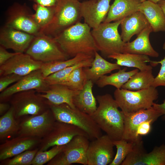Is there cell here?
Returning a JSON list of instances; mask_svg holds the SVG:
<instances>
[{
  "instance_id": "obj_1",
  "label": "cell",
  "mask_w": 165,
  "mask_h": 165,
  "mask_svg": "<svg viewBox=\"0 0 165 165\" xmlns=\"http://www.w3.org/2000/svg\"><path fill=\"white\" fill-rule=\"evenodd\" d=\"M86 24L79 22L68 28L54 38L62 50L70 57L80 53L94 57L98 50Z\"/></svg>"
},
{
  "instance_id": "obj_2",
  "label": "cell",
  "mask_w": 165,
  "mask_h": 165,
  "mask_svg": "<svg viewBox=\"0 0 165 165\" xmlns=\"http://www.w3.org/2000/svg\"><path fill=\"white\" fill-rule=\"evenodd\" d=\"M98 106L91 116L101 130L112 140L122 139L124 117L115 100L110 94L97 96Z\"/></svg>"
},
{
  "instance_id": "obj_3",
  "label": "cell",
  "mask_w": 165,
  "mask_h": 165,
  "mask_svg": "<svg viewBox=\"0 0 165 165\" xmlns=\"http://www.w3.org/2000/svg\"><path fill=\"white\" fill-rule=\"evenodd\" d=\"M48 103L56 121L79 128L86 133L91 141L102 135L101 130L90 115L76 108H73L66 104L53 105Z\"/></svg>"
},
{
  "instance_id": "obj_4",
  "label": "cell",
  "mask_w": 165,
  "mask_h": 165,
  "mask_svg": "<svg viewBox=\"0 0 165 165\" xmlns=\"http://www.w3.org/2000/svg\"><path fill=\"white\" fill-rule=\"evenodd\" d=\"M114 96L123 113H131L151 108L158 97L159 92L156 88L152 86L136 91L121 88L116 89Z\"/></svg>"
},
{
  "instance_id": "obj_5",
  "label": "cell",
  "mask_w": 165,
  "mask_h": 165,
  "mask_svg": "<svg viewBox=\"0 0 165 165\" xmlns=\"http://www.w3.org/2000/svg\"><path fill=\"white\" fill-rule=\"evenodd\" d=\"M81 2L78 0H61L56 7L51 23L40 32L54 38L68 28L80 22Z\"/></svg>"
},
{
  "instance_id": "obj_6",
  "label": "cell",
  "mask_w": 165,
  "mask_h": 165,
  "mask_svg": "<svg viewBox=\"0 0 165 165\" xmlns=\"http://www.w3.org/2000/svg\"><path fill=\"white\" fill-rule=\"evenodd\" d=\"M123 19L112 23H103L91 30L98 51L108 58L115 53H122L125 42L121 38L118 28Z\"/></svg>"
},
{
  "instance_id": "obj_7",
  "label": "cell",
  "mask_w": 165,
  "mask_h": 165,
  "mask_svg": "<svg viewBox=\"0 0 165 165\" xmlns=\"http://www.w3.org/2000/svg\"><path fill=\"white\" fill-rule=\"evenodd\" d=\"M25 53L43 63L66 60L70 58L54 38L41 32L35 35Z\"/></svg>"
},
{
  "instance_id": "obj_8",
  "label": "cell",
  "mask_w": 165,
  "mask_h": 165,
  "mask_svg": "<svg viewBox=\"0 0 165 165\" xmlns=\"http://www.w3.org/2000/svg\"><path fill=\"white\" fill-rule=\"evenodd\" d=\"M87 137H74L64 145L61 151L48 163V165H70L74 163L87 165V152L90 143Z\"/></svg>"
},
{
  "instance_id": "obj_9",
  "label": "cell",
  "mask_w": 165,
  "mask_h": 165,
  "mask_svg": "<svg viewBox=\"0 0 165 165\" xmlns=\"http://www.w3.org/2000/svg\"><path fill=\"white\" fill-rule=\"evenodd\" d=\"M36 91L31 90L20 92L11 97V106L13 108L16 119L27 115H39L49 108L47 101Z\"/></svg>"
},
{
  "instance_id": "obj_10",
  "label": "cell",
  "mask_w": 165,
  "mask_h": 165,
  "mask_svg": "<svg viewBox=\"0 0 165 165\" xmlns=\"http://www.w3.org/2000/svg\"><path fill=\"white\" fill-rule=\"evenodd\" d=\"M56 120L50 108L42 113L27 118L19 123L18 136L41 138L53 129Z\"/></svg>"
},
{
  "instance_id": "obj_11",
  "label": "cell",
  "mask_w": 165,
  "mask_h": 165,
  "mask_svg": "<svg viewBox=\"0 0 165 165\" xmlns=\"http://www.w3.org/2000/svg\"><path fill=\"white\" fill-rule=\"evenodd\" d=\"M4 25L35 35L41 29L34 21L33 13L26 3H14L8 9Z\"/></svg>"
},
{
  "instance_id": "obj_12",
  "label": "cell",
  "mask_w": 165,
  "mask_h": 165,
  "mask_svg": "<svg viewBox=\"0 0 165 165\" xmlns=\"http://www.w3.org/2000/svg\"><path fill=\"white\" fill-rule=\"evenodd\" d=\"M79 135L85 136L89 138L86 133L79 128L56 121L52 130L41 139L38 151H46L55 146L64 145Z\"/></svg>"
},
{
  "instance_id": "obj_13",
  "label": "cell",
  "mask_w": 165,
  "mask_h": 165,
  "mask_svg": "<svg viewBox=\"0 0 165 165\" xmlns=\"http://www.w3.org/2000/svg\"><path fill=\"white\" fill-rule=\"evenodd\" d=\"M124 129L122 139L134 143L142 141L136 135L137 129L143 123L152 120L156 121L162 116L152 106L148 109L131 113H123Z\"/></svg>"
},
{
  "instance_id": "obj_14",
  "label": "cell",
  "mask_w": 165,
  "mask_h": 165,
  "mask_svg": "<svg viewBox=\"0 0 165 165\" xmlns=\"http://www.w3.org/2000/svg\"><path fill=\"white\" fill-rule=\"evenodd\" d=\"M121 165H165V144L146 152L142 141L136 144Z\"/></svg>"
},
{
  "instance_id": "obj_15",
  "label": "cell",
  "mask_w": 165,
  "mask_h": 165,
  "mask_svg": "<svg viewBox=\"0 0 165 165\" xmlns=\"http://www.w3.org/2000/svg\"><path fill=\"white\" fill-rule=\"evenodd\" d=\"M50 85L46 82L40 70L34 71L23 76L17 82L1 92V101H4L14 94L20 92L35 90L43 93L49 88Z\"/></svg>"
},
{
  "instance_id": "obj_16",
  "label": "cell",
  "mask_w": 165,
  "mask_h": 165,
  "mask_svg": "<svg viewBox=\"0 0 165 165\" xmlns=\"http://www.w3.org/2000/svg\"><path fill=\"white\" fill-rule=\"evenodd\" d=\"M114 146L106 134L91 141L87 152V165H109L114 157Z\"/></svg>"
},
{
  "instance_id": "obj_17",
  "label": "cell",
  "mask_w": 165,
  "mask_h": 165,
  "mask_svg": "<svg viewBox=\"0 0 165 165\" xmlns=\"http://www.w3.org/2000/svg\"><path fill=\"white\" fill-rule=\"evenodd\" d=\"M111 1L87 0L81 2V13L84 23L92 29L103 23L109 11Z\"/></svg>"
},
{
  "instance_id": "obj_18",
  "label": "cell",
  "mask_w": 165,
  "mask_h": 165,
  "mask_svg": "<svg viewBox=\"0 0 165 165\" xmlns=\"http://www.w3.org/2000/svg\"><path fill=\"white\" fill-rule=\"evenodd\" d=\"M43 63L25 53H20L0 66V75L14 74L23 76L40 69Z\"/></svg>"
},
{
  "instance_id": "obj_19",
  "label": "cell",
  "mask_w": 165,
  "mask_h": 165,
  "mask_svg": "<svg viewBox=\"0 0 165 165\" xmlns=\"http://www.w3.org/2000/svg\"><path fill=\"white\" fill-rule=\"evenodd\" d=\"M35 35L5 25L0 31V44L6 49L15 52H25Z\"/></svg>"
},
{
  "instance_id": "obj_20",
  "label": "cell",
  "mask_w": 165,
  "mask_h": 165,
  "mask_svg": "<svg viewBox=\"0 0 165 165\" xmlns=\"http://www.w3.org/2000/svg\"><path fill=\"white\" fill-rule=\"evenodd\" d=\"M38 138L18 136L0 146V160H3L29 150L40 143Z\"/></svg>"
},
{
  "instance_id": "obj_21",
  "label": "cell",
  "mask_w": 165,
  "mask_h": 165,
  "mask_svg": "<svg viewBox=\"0 0 165 165\" xmlns=\"http://www.w3.org/2000/svg\"><path fill=\"white\" fill-rule=\"evenodd\" d=\"M153 29L149 24L131 42L125 43L122 53L145 55L157 57L159 53L152 46L149 40V35Z\"/></svg>"
},
{
  "instance_id": "obj_22",
  "label": "cell",
  "mask_w": 165,
  "mask_h": 165,
  "mask_svg": "<svg viewBox=\"0 0 165 165\" xmlns=\"http://www.w3.org/2000/svg\"><path fill=\"white\" fill-rule=\"evenodd\" d=\"M150 24L144 14L138 11L124 18L120 25L121 37L125 43L134 35L137 36Z\"/></svg>"
},
{
  "instance_id": "obj_23",
  "label": "cell",
  "mask_w": 165,
  "mask_h": 165,
  "mask_svg": "<svg viewBox=\"0 0 165 165\" xmlns=\"http://www.w3.org/2000/svg\"><path fill=\"white\" fill-rule=\"evenodd\" d=\"M78 91L72 90L63 85L57 84L50 85L47 90L43 93V94L39 95L51 104H66L72 108H75L73 99Z\"/></svg>"
},
{
  "instance_id": "obj_24",
  "label": "cell",
  "mask_w": 165,
  "mask_h": 165,
  "mask_svg": "<svg viewBox=\"0 0 165 165\" xmlns=\"http://www.w3.org/2000/svg\"><path fill=\"white\" fill-rule=\"evenodd\" d=\"M139 11L146 17L153 31H165V15L157 3L146 0L141 2Z\"/></svg>"
},
{
  "instance_id": "obj_25",
  "label": "cell",
  "mask_w": 165,
  "mask_h": 165,
  "mask_svg": "<svg viewBox=\"0 0 165 165\" xmlns=\"http://www.w3.org/2000/svg\"><path fill=\"white\" fill-rule=\"evenodd\" d=\"M141 2L140 0H114L103 23L117 21L139 11Z\"/></svg>"
},
{
  "instance_id": "obj_26",
  "label": "cell",
  "mask_w": 165,
  "mask_h": 165,
  "mask_svg": "<svg viewBox=\"0 0 165 165\" xmlns=\"http://www.w3.org/2000/svg\"><path fill=\"white\" fill-rule=\"evenodd\" d=\"M96 51L90 67L83 68L88 80L96 82L104 75L115 70L121 69L120 66L117 63L109 62L102 57Z\"/></svg>"
},
{
  "instance_id": "obj_27",
  "label": "cell",
  "mask_w": 165,
  "mask_h": 165,
  "mask_svg": "<svg viewBox=\"0 0 165 165\" xmlns=\"http://www.w3.org/2000/svg\"><path fill=\"white\" fill-rule=\"evenodd\" d=\"M94 82L88 80L83 88L73 97L75 107L79 110L91 116L96 110V99L92 90Z\"/></svg>"
},
{
  "instance_id": "obj_28",
  "label": "cell",
  "mask_w": 165,
  "mask_h": 165,
  "mask_svg": "<svg viewBox=\"0 0 165 165\" xmlns=\"http://www.w3.org/2000/svg\"><path fill=\"white\" fill-rule=\"evenodd\" d=\"M108 58L116 60V63L121 66L136 68L139 71L152 69L151 65L147 64L150 62L148 56L145 55L129 53H116L109 56Z\"/></svg>"
},
{
  "instance_id": "obj_29",
  "label": "cell",
  "mask_w": 165,
  "mask_h": 165,
  "mask_svg": "<svg viewBox=\"0 0 165 165\" xmlns=\"http://www.w3.org/2000/svg\"><path fill=\"white\" fill-rule=\"evenodd\" d=\"M127 69V68H125L109 75H104L95 82L96 84L100 88L107 85H111L115 87L116 89H121L133 75L139 71V69L137 68L126 72Z\"/></svg>"
},
{
  "instance_id": "obj_30",
  "label": "cell",
  "mask_w": 165,
  "mask_h": 165,
  "mask_svg": "<svg viewBox=\"0 0 165 165\" xmlns=\"http://www.w3.org/2000/svg\"><path fill=\"white\" fill-rule=\"evenodd\" d=\"M152 70L139 71L133 75L121 88L136 91L151 86L154 78Z\"/></svg>"
},
{
  "instance_id": "obj_31",
  "label": "cell",
  "mask_w": 165,
  "mask_h": 165,
  "mask_svg": "<svg viewBox=\"0 0 165 165\" xmlns=\"http://www.w3.org/2000/svg\"><path fill=\"white\" fill-rule=\"evenodd\" d=\"M92 57H94L84 53H79L75 57L67 60L43 63L40 70L45 78L49 75L68 67Z\"/></svg>"
},
{
  "instance_id": "obj_32",
  "label": "cell",
  "mask_w": 165,
  "mask_h": 165,
  "mask_svg": "<svg viewBox=\"0 0 165 165\" xmlns=\"http://www.w3.org/2000/svg\"><path fill=\"white\" fill-rule=\"evenodd\" d=\"M19 123L16 121L13 108L9 109L0 118V138L2 140L17 133Z\"/></svg>"
},
{
  "instance_id": "obj_33",
  "label": "cell",
  "mask_w": 165,
  "mask_h": 165,
  "mask_svg": "<svg viewBox=\"0 0 165 165\" xmlns=\"http://www.w3.org/2000/svg\"><path fill=\"white\" fill-rule=\"evenodd\" d=\"M56 7H48L34 3L32 7L35 11L33 19L41 31L48 25L52 20Z\"/></svg>"
},
{
  "instance_id": "obj_34",
  "label": "cell",
  "mask_w": 165,
  "mask_h": 165,
  "mask_svg": "<svg viewBox=\"0 0 165 165\" xmlns=\"http://www.w3.org/2000/svg\"><path fill=\"white\" fill-rule=\"evenodd\" d=\"M94 57L83 60L68 67L49 75L45 77V79L50 85L59 84L76 69L80 67H90Z\"/></svg>"
},
{
  "instance_id": "obj_35",
  "label": "cell",
  "mask_w": 165,
  "mask_h": 165,
  "mask_svg": "<svg viewBox=\"0 0 165 165\" xmlns=\"http://www.w3.org/2000/svg\"><path fill=\"white\" fill-rule=\"evenodd\" d=\"M88 80L83 67L77 68L59 84L65 86L75 90L79 91Z\"/></svg>"
},
{
  "instance_id": "obj_36",
  "label": "cell",
  "mask_w": 165,
  "mask_h": 165,
  "mask_svg": "<svg viewBox=\"0 0 165 165\" xmlns=\"http://www.w3.org/2000/svg\"><path fill=\"white\" fill-rule=\"evenodd\" d=\"M113 143L116 148L117 152L114 159L109 165H121L127 156L132 151L136 143L128 141L123 139L113 141Z\"/></svg>"
},
{
  "instance_id": "obj_37",
  "label": "cell",
  "mask_w": 165,
  "mask_h": 165,
  "mask_svg": "<svg viewBox=\"0 0 165 165\" xmlns=\"http://www.w3.org/2000/svg\"><path fill=\"white\" fill-rule=\"evenodd\" d=\"M64 145L55 146L47 151H40L38 150L31 165H42L48 162L61 151Z\"/></svg>"
},
{
  "instance_id": "obj_38",
  "label": "cell",
  "mask_w": 165,
  "mask_h": 165,
  "mask_svg": "<svg viewBox=\"0 0 165 165\" xmlns=\"http://www.w3.org/2000/svg\"><path fill=\"white\" fill-rule=\"evenodd\" d=\"M38 148L28 150L15 156L5 162L6 165H30L38 151Z\"/></svg>"
},
{
  "instance_id": "obj_39",
  "label": "cell",
  "mask_w": 165,
  "mask_h": 165,
  "mask_svg": "<svg viewBox=\"0 0 165 165\" xmlns=\"http://www.w3.org/2000/svg\"><path fill=\"white\" fill-rule=\"evenodd\" d=\"M150 63L152 67L155 66L159 64L161 65L159 72L156 76L154 78L152 86L155 88L159 86L165 87V57L160 61L150 60Z\"/></svg>"
},
{
  "instance_id": "obj_40",
  "label": "cell",
  "mask_w": 165,
  "mask_h": 165,
  "mask_svg": "<svg viewBox=\"0 0 165 165\" xmlns=\"http://www.w3.org/2000/svg\"><path fill=\"white\" fill-rule=\"evenodd\" d=\"M22 77L14 74L1 76L0 78V92L5 90L11 84L17 82Z\"/></svg>"
},
{
  "instance_id": "obj_41",
  "label": "cell",
  "mask_w": 165,
  "mask_h": 165,
  "mask_svg": "<svg viewBox=\"0 0 165 165\" xmlns=\"http://www.w3.org/2000/svg\"><path fill=\"white\" fill-rule=\"evenodd\" d=\"M155 122L150 120L143 123L138 127L136 135L138 137H141L142 136L148 134L151 131V126Z\"/></svg>"
},
{
  "instance_id": "obj_42",
  "label": "cell",
  "mask_w": 165,
  "mask_h": 165,
  "mask_svg": "<svg viewBox=\"0 0 165 165\" xmlns=\"http://www.w3.org/2000/svg\"><path fill=\"white\" fill-rule=\"evenodd\" d=\"M6 48L0 46V66L4 64L10 58L20 53H10L6 50Z\"/></svg>"
},
{
  "instance_id": "obj_43",
  "label": "cell",
  "mask_w": 165,
  "mask_h": 165,
  "mask_svg": "<svg viewBox=\"0 0 165 165\" xmlns=\"http://www.w3.org/2000/svg\"><path fill=\"white\" fill-rule=\"evenodd\" d=\"M34 3L48 7H56L61 0H29Z\"/></svg>"
},
{
  "instance_id": "obj_44",
  "label": "cell",
  "mask_w": 165,
  "mask_h": 165,
  "mask_svg": "<svg viewBox=\"0 0 165 165\" xmlns=\"http://www.w3.org/2000/svg\"><path fill=\"white\" fill-rule=\"evenodd\" d=\"M152 107L162 114L163 119L165 120V100L160 104L154 103Z\"/></svg>"
},
{
  "instance_id": "obj_45",
  "label": "cell",
  "mask_w": 165,
  "mask_h": 165,
  "mask_svg": "<svg viewBox=\"0 0 165 165\" xmlns=\"http://www.w3.org/2000/svg\"><path fill=\"white\" fill-rule=\"evenodd\" d=\"M11 107L8 103L1 102L0 103V115H2L5 112H6Z\"/></svg>"
},
{
  "instance_id": "obj_46",
  "label": "cell",
  "mask_w": 165,
  "mask_h": 165,
  "mask_svg": "<svg viewBox=\"0 0 165 165\" xmlns=\"http://www.w3.org/2000/svg\"><path fill=\"white\" fill-rule=\"evenodd\" d=\"M157 3L161 7L165 15V0H161ZM163 48L165 50V41L163 44Z\"/></svg>"
},
{
  "instance_id": "obj_47",
  "label": "cell",
  "mask_w": 165,
  "mask_h": 165,
  "mask_svg": "<svg viewBox=\"0 0 165 165\" xmlns=\"http://www.w3.org/2000/svg\"><path fill=\"white\" fill-rule=\"evenodd\" d=\"M152 2L155 3H157L159 1L161 0H148Z\"/></svg>"
},
{
  "instance_id": "obj_48",
  "label": "cell",
  "mask_w": 165,
  "mask_h": 165,
  "mask_svg": "<svg viewBox=\"0 0 165 165\" xmlns=\"http://www.w3.org/2000/svg\"><path fill=\"white\" fill-rule=\"evenodd\" d=\"M141 2H143L146 0H140Z\"/></svg>"
},
{
  "instance_id": "obj_49",
  "label": "cell",
  "mask_w": 165,
  "mask_h": 165,
  "mask_svg": "<svg viewBox=\"0 0 165 165\" xmlns=\"http://www.w3.org/2000/svg\"><path fill=\"white\" fill-rule=\"evenodd\" d=\"M78 0L80 1V0Z\"/></svg>"
}]
</instances>
